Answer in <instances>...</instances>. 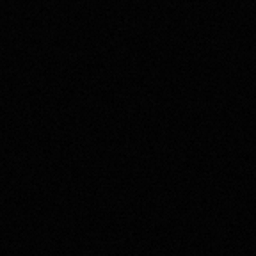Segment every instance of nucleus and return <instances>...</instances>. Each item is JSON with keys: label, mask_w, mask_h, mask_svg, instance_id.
I'll list each match as a JSON object with an SVG mask.
<instances>
[]
</instances>
